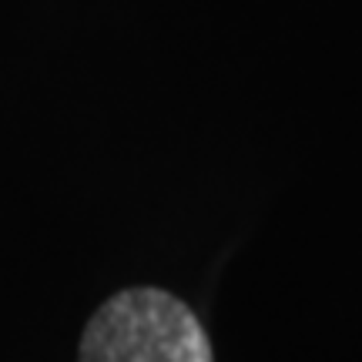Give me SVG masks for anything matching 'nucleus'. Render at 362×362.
Masks as SVG:
<instances>
[{"instance_id":"nucleus-1","label":"nucleus","mask_w":362,"mask_h":362,"mask_svg":"<svg viewBox=\"0 0 362 362\" xmlns=\"http://www.w3.org/2000/svg\"><path fill=\"white\" fill-rule=\"evenodd\" d=\"M78 362H215V356L198 315L181 298L138 285L94 309Z\"/></svg>"}]
</instances>
